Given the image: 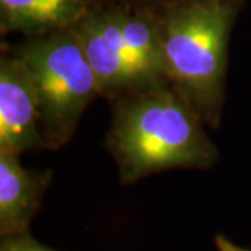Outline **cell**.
Returning a JSON list of instances; mask_svg holds the SVG:
<instances>
[{"instance_id": "obj_1", "label": "cell", "mask_w": 251, "mask_h": 251, "mask_svg": "<svg viewBox=\"0 0 251 251\" xmlns=\"http://www.w3.org/2000/svg\"><path fill=\"white\" fill-rule=\"evenodd\" d=\"M204 122L172 87L133 91L113 100L106 148L122 184L169 169H208L219 151Z\"/></svg>"}, {"instance_id": "obj_2", "label": "cell", "mask_w": 251, "mask_h": 251, "mask_svg": "<svg viewBox=\"0 0 251 251\" xmlns=\"http://www.w3.org/2000/svg\"><path fill=\"white\" fill-rule=\"evenodd\" d=\"M244 1L188 0L158 17L166 75L211 128L221 125L230 32Z\"/></svg>"}, {"instance_id": "obj_3", "label": "cell", "mask_w": 251, "mask_h": 251, "mask_svg": "<svg viewBox=\"0 0 251 251\" xmlns=\"http://www.w3.org/2000/svg\"><path fill=\"white\" fill-rule=\"evenodd\" d=\"M9 48L21 57L31 75L45 150L57 151L72 140L88 105L100 97L80 41L69 28Z\"/></svg>"}, {"instance_id": "obj_4", "label": "cell", "mask_w": 251, "mask_h": 251, "mask_svg": "<svg viewBox=\"0 0 251 251\" xmlns=\"http://www.w3.org/2000/svg\"><path fill=\"white\" fill-rule=\"evenodd\" d=\"M45 150L34 84L21 57L3 46L0 59V151Z\"/></svg>"}, {"instance_id": "obj_5", "label": "cell", "mask_w": 251, "mask_h": 251, "mask_svg": "<svg viewBox=\"0 0 251 251\" xmlns=\"http://www.w3.org/2000/svg\"><path fill=\"white\" fill-rule=\"evenodd\" d=\"M98 81L100 97L112 102L134 91L126 59L120 10L88 9L73 27Z\"/></svg>"}, {"instance_id": "obj_6", "label": "cell", "mask_w": 251, "mask_h": 251, "mask_svg": "<svg viewBox=\"0 0 251 251\" xmlns=\"http://www.w3.org/2000/svg\"><path fill=\"white\" fill-rule=\"evenodd\" d=\"M52 180V171H28L20 155L0 151V236L27 233Z\"/></svg>"}, {"instance_id": "obj_7", "label": "cell", "mask_w": 251, "mask_h": 251, "mask_svg": "<svg viewBox=\"0 0 251 251\" xmlns=\"http://www.w3.org/2000/svg\"><path fill=\"white\" fill-rule=\"evenodd\" d=\"M120 20L126 59L133 75L134 91L169 85L158 17L120 10Z\"/></svg>"}, {"instance_id": "obj_8", "label": "cell", "mask_w": 251, "mask_h": 251, "mask_svg": "<svg viewBox=\"0 0 251 251\" xmlns=\"http://www.w3.org/2000/svg\"><path fill=\"white\" fill-rule=\"evenodd\" d=\"M85 0H0L1 35L28 38L73 28L88 11Z\"/></svg>"}, {"instance_id": "obj_9", "label": "cell", "mask_w": 251, "mask_h": 251, "mask_svg": "<svg viewBox=\"0 0 251 251\" xmlns=\"http://www.w3.org/2000/svg\"><path fill=\"white\" fill-rule=\"evenodd\" d=\"M90 9H116L147 13L161 17L163 13L188 0H85Z\"/></svg>"}, {"instance_id": "obj_10", "label": "cell", "mask_w": 251, "mask_h": 251, "mask_svg": "<svg viewBox=\"0 0 251 251\" xmlns=\"http://www.w3.org/2000/svg\"><path fill=\"white\" fill-rule=\"evenodd\" d=\"M0 251H57L35 240L29 232L1 237Z\"/></svg>"}, {"instance_id": "obj_11", "label": "cell", "mask_w": 251, "mask_h": 251, "mask_svg": "<svg viewBox=\"0 0 251 251\" xmlns=\"http://www.w3.org/2000/svg\"><path fill=\"white\" fill-rule=\"evenodd\" d=\"M214 243H215V247L218 249V251H251L250 249H244V247L234 244L232 240L225 237L224 234H216Z\"/></svg>"}]
</instances>
